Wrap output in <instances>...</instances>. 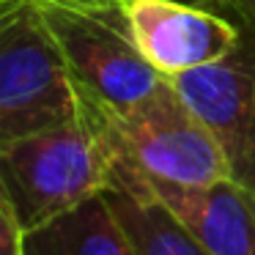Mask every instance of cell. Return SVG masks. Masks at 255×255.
Here are the masks:
<instances>
[{
	"mask_svg": "<svg viewBox=\"0 0 255 255\" xmlns=\"http://www.w3.org/2000/svg\"><path fill=\"white\" fill-rule=\"evenodd\" d=\"M113 170L107 132L83 105L74 121L0 143V200L30 233L110 189Z\"/></svg>",
	"mask_w": 255,
	"mask_h": 255,
	"instance_id": "obj_1",
	"label": "cell"
},
{
	"mask_svg": "<svg viewBox=\"0 0 255 255\" xmlns=\"http://www.w3.org/2000/svg\"><path fill=\"white\" fill-rule=\"evenodd\" d=\"M39 11L85 107L127 110L165 83L137 47L127 0H39Z\"/></svg>",
	"mask_w": 255,
	"mask_h": 255,
	"instance_id": "obj_2",
	"label": "cell"
},
{
	"mask_svg": "<svg viewBox=\"0 0 255 255\" xmlns=\"http://www.w3.org/2000/svg\"><path fill=\"white\" fill-rule=\"evenodd\" d=\"M91 113L105 127L118 159L132 165L148 181L211 187L231 178L220 140L170 80L127 110Z\"/></svg>",
	"mask_w": 255,
	"mask_h": 255,
	"instance_id": "obj_3",
	"label": "cell"
},
{
	"mask_svg": "<svg viewBox=\"0 0 255 255\" xmlns=\"http://www.w3.org/2000/svg\"><path fill=\"white\" fill-rule=\"evenodd\" d=\"M83 113L39 0H0V143L69 124Z\"/></svg>",
	"mask_w": 255,
	"mask_h": 255,
	"instance_id": "obj_4",
	"label": "cell"
},
{
	"mask_svg": "<svg viewBox=\"0 0 255 255\" xmlns=\"http://www.w3.org/2000/svg\"><path fill=\"white\" fill-rule=\"evenodd\" d=\"M239 30L242 39L225 61L170 83L209 124L228 159L231 181L255 203V30L250 25Z\"/></svg>",
	"mask_w": 255,
	"mask_h": 255,
	"instance_id": "obj_5",
	"label": "cell"
},
{
	"mask_svg": "<svg viewBox=\"0 0 255 255\" xmlns=\"http://www.w3.org/2000/svg\"><path fill=\"white\" fill-rule=\"evenodd\" d=\"M137 47L165 80L225 61L242 30L231 17L181 0H127Z\"/></svg>",
	"mask_w": 255,
	"mask_h": 255,
	"instance_id": "obj_6",
	"label": "cell"
},
{
	"mask_svg": "<svg viewBox=\"0 0 255 255\" xmlns=\"http://www.w3.org/2000/svg\"><path fill=\"white\" fill-rule=\"evenodd\" d=\"M148 184L209 255H255V203L231 178L211 187Z\"/></svg>",
	"mask_w": 255,
	"mask_h": 255,
	"instance_id": "obj_7",
	"label": "cell"
},
{
	"mask_svg": "<svg viewBox=\"0 0 255 255\" xmlns=\"http://www.w3.org/2000/svg\"><path fill=\"white\" fill-rule=\"evenodd\" d=\"M137 255H209L184 222L159 200L151 184L116 156L113 184L105 189Z\"/></svg>",
	"mask_w": 255,
	"mask_h": 255,
	"instance_id": "obj_8",
	"label": "cell"
},
{
	"mask_svg": "<svg viewBox=\"0 0 255 255\" xmlns=\"http://www.w3.org/2000/svg\"><path fill=\"white\" fill-rule=\"evenodd\" d=\"M25 255H137L107 195L25 233Z\"/></svg>",
	"mask_w": 255,
	"mask_h": 255,
	"instance_id": "obj_9",
	"label": "cell"
},
{
	"mask_svg": "<svg viewBox=\"0 0 255 255\" xmlns=\"http://www.w3.org/2000/svg\"><path fill=\"white\" fill-rule=\"evenodd\" d=\"M0 255H25V231L0 200Z\"/></svg>",
	"mask_w": 255,
	"mask_h": 255,
	"instance_id": "obj_10",
	"label": "cell"
},
{
	"mask_svg": "<svg viewBox=\"0 0 255 255\" xmlns=\"http://www.w3.org/2000/svg\"><path fill=\"white\" fill-rule=\"evenodd\" d=\"M222 14L255 30V0H222Z\"/></svg>",
	"mask_w": 255,
	"mask_h": 255,
	"instance_id": "obj_11",
	"label": "cell"
},
{
	"mask_svg": "<svg viewBox=\"0 0 255 255\" xmlns=\"http://www.w3.org/2000/svg\"><path fill=\"white\" fill-rule=\"evenodd\" d=\"M181 3L200 6V8H211V11H220V14H222V0H181Z\"/></svg>",
	"mask_w": 255,
	"mask_h": 255,
	"instance_id": "obj_12",
	"label": "cell"
}]
</instances>
